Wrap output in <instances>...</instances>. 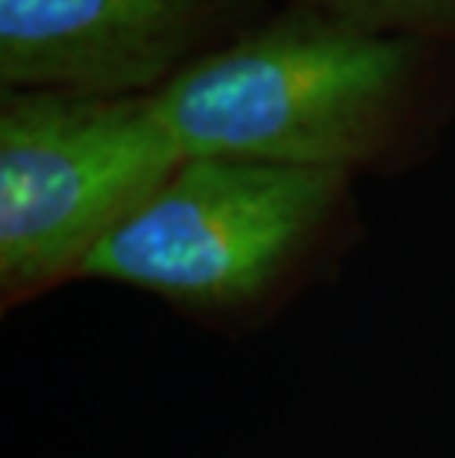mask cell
Wrapping results in <instances>:
<instances>
[{"instance_id":"5b68a950","label":"cell","mask_w":455,"mask_h":458,"mask_svg":"<svg viewBox=\"0 0 455 458\" xmlns=\"http://www.w3.org/2000/svg\"><path fill=\"white\" fill-rule=\"evenodd\" d=\"M316 9L361 30L455 51V0H269Z\"/></svg>"},{"instance_id":"6da1fadb","label":"cell","mask_w":455,"mask_h":458,"mask_svg":"<svg viewBox=\"0 0 455 458\" xmlns=\"http://www.w3.org/2000/svg\"><path fill=\"white\" fill-rule=\"evenodd\" d=\"M154 104L183 157L402 178L455 124V51L281 4Z\"/></svg>"},{"instance_id":"3957f363","label":"cell","mask_w":455,"mask_h":458,"mask_svg":"<svg viewBox=\"0 0 455 458\" xmlns=\"http://www.w3.org/2000/svg\"><path fill=\"white\" fill-rule=\"evenodd\" d=\"M183 160L154 95L0 92V310L83 281Z\"/></svg>"},{"instance_id":"277c9868","label":"cell","mask_w":455,"mask_h":458,"mask_svg":"<svg viewBox=\"0 0 455 458\" xmlns=\"http://www.w3.org/2000/svg\"><path fill=\"white\" fill-rule=\"evenodd\" d=\"M269 0H0V92L148 98L273 13Z\"/></svg>"},{"instance_id":"7a4b0ae2","label":"cell","mask_w":455,"mask_h":458,"mask_svg":"<svg viewBox=\"0 0 455 458\" xmlns=\"http://www.w3.org/2000/svg\"><path fill=\"white\" fill-rule=\"evenodd\" d=\"M364 237L355 178L187 157L101 242L83 281L139 290L240 340L332 284Z\"/></svg>"}]
</instances>
